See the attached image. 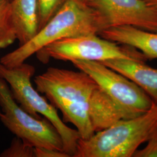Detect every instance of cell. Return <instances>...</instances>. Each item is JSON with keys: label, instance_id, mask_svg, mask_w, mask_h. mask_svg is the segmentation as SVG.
Instances as JSON below:
<instances>
[{"label": "cell", "instance_id": "18", "mask_svg": "<svg viewBox=\"0 0 157 157\" xmlns=\"http://www.w3.org/2000/svg\"><path fill=\"white\" fill-rule=\"evenodd\" d=\"M144 1H146L150 4H152L153 5L157 6V0H144Z\"/></svg>", "mask_w": 157, "mask_h": 157}, {"label": "cell", "instance_id": "5", "mask_svg": "<svg viewBox=\"0 0 157 157\" xmlns=\"http://www.w3.org/2000/svg\"><path fill=\"white\" fill-rule=\"evenodd\" d=\"M0 120L17 137L34 147L61 151L63 147L61 136L46 118L37 119L26 112L15 101L10 86L0 78Z\"/></svg>", "mask_w": 157, "mask_h": 157}, {"label": "cell", "instance_id": "3", "mask_svg": "<svg viewBox=\"0 0 157 157\" xmlns=\"http://www.w3.org/2000/svg\"><path fill=\"white\" fill-rule=\"evenodd\" d=\"M35 70L33 65L25 62L12 67L0 63V78L9 85L14 99L26 112L37 119H41V114L52 124L61 136L63 151L73 157L80 139L79 133L77 130L68 127L59 118L56 107L34 89L31 78Z\"/></svg>", "mask_w": 157, "mask_h": 157}, {"label": "cell", "instance_id": "12", "mask_svg": "<svg viewBox=\"0 0 157 157\" xmlns=\"http://www.w3.org/2000/svg\"><path fill=\"white\" fill-rule=\"evenodd\" d=\"M12 19L17 40L22 45L32 39L39 31L37 0H11Z\"/></svg>", "mask_w": 157, "mask_h": 157}, {"label": "cell", "instance_id": "4", "mask_svg": "<svg viewBox=\"0 0 157 157\" xmlns=\"http://www.w3.org/2000/svg\"><path fill=\"white\" fill-rule=\"evenodd\" d=\"M41 62L47 63L50 58L63 61H93L125 58L146 62L147 58L135 48L88 34L58 40L46 45L36 53Z\"/></svg>", "mask_w": 157, "mask_h": 157}, {"label": "cell", "instance_id": "9", "mask_svg": "<svg viewBox=\"0 0 157 157\" xmlns=\"http://www.w3.org/2000/svg\"><path fill=\"white\" fill-rule=\"evenodd\" d=\"M98 35L119 44L135 48L148 59H157V32L147 31L131 26H121L107 28Z\"/></svg>", "mask_w": 157, "mask_h": 157}, {"label": "cell", "instance_id": "15", "mask_svg": "<svg viewBox=\"0 0 157 157\" xmlns=\"http://www.w3.org/2000/svg\"><path fill=\"white\" fill-rule=\"evenodd\" d=\"M35 147L16 137L11 145L0 154V157H35Z\"/></svg>", "mask_w": 157, "mask_h": 157}, {"label": "cell", "instance_id": "21", "mask_svg": "<svg viewBox=\"0 0 157 157\" xmlns=\"http://www.w3.org/2000/svg\"><path fill=\"white\" fill-rule=\"evenodd\" d=\"M10 1H11V0H10Z\"/></svg>", "mask_w": 157, "mask_h": 157}, {"label": "cell", "instance_id": "6", "mask_svg": "<svg viewBox=\"0 0 157 157\" xmlns=\"http://www.w3.org/2000/svg\"><path fill=\"white\" fill-rule=\"evenodd\" d=\"M73 65L88 74L126 113L128 119L145 113L154 102L134 82L98 61H74Z\"/></svg>", "mask_w": 157, "mask_h": 157}, {"label": "cell", "instance_id": "1", "mask_svg": "<svg viewBox=\"0 0 157 157\" xmlns=\"http://www.w3.org/2000/svg\"><path fill=\"white\" fill-rule=\"evenodd\" d=\"M101 15L82 0H67L45 26L28 43L0 59V63L14 67L25 62L46 45L69 37L98 34L107 28Z\"/></svg>", "mask_w": 157, "mask_h": 157}, {"label": "cell", "instance_id": "10", "mask_svg": "<svg viewBox=\"0 0 157 157\" xmlns=\"http://www.w3.org/2000/svg\"><path fill=\"white\" fill-rule=\"evenodd\" d=\"M100 62L134 82L157 104V69L146 65V62L125 58Z\"/></svg>", "mask_w": 157, "mask_h": 157}, {"label": "cell", "instance_id": "17", "mask_svg": "<svg viewBox=\"0 0 157 157\" xmlns=\"http://www.w3.org/2000/svg\"><path fill=\"white\" fill-rule=\"evenodd\" d=\"M35 157H69L64 151L44 147H35Z\"/></svg>", "mask_w": 157, "mask_h": 157}, {"label": "cell", "instance_id": "13", "mask_svg": "<svg viewBox=\"0 0 157 157\" xmlns=\"http://www.w3.org/2000/svg\"><path fill=\"white\" fill-rule=\"evenodd\" d=\"M16 40L12 19L11 1L0 0V49L9 47Z\"/></svg>", "mask_w": 157, "mask_h": 157}, {"label": "cell", "instance_id": "16", "mask_svg": "<svg viewBox=\"0 0 157 157\" xmlns=\"http://www.w3.org/2000/svg\"><path fill=\"white\" fill-rule=\"evenodd\" d=\"M146 143H147V144L143 149L137 150L133 157H157V130Z\"/></svg>", "mask_w": 157, "mask_h": 157}, {"label": "cell", "instance_id": "14", "mask_svg": "<svg viewBox=\"0 0 157 157\" xmlns=\"http://www.w3.org/2000/svg\"><path fill=\"white\" fill-rule=\"evenodd\" d=\"M37 1L39 12V31L56 14L67 0H37Z\"/></svg>", "mask_w": 157, "mask_h": 157}, {"label": "cell", "instance_id": "7", "mask_svg": "<svg viewBox=\"0 0 157 157\" xmlns=\"http://www.w3.org/2000/svg\"><path fill=\"white\" fill-rule=\"evenodd\" d=\"M34 82L37 90L44 95L52 105L57 101L79 102L87 104L98 86L88 74L57 67H48L37 76Z\"/></svg>", "mask_w": 157, "mask_h": 157}, {"label": "cell", "instance_id": "19", "mask_svg": "<svg viewBox=\"0 0 157 157\" xmlns=\"http://www.w3.org/2000/svg\"><path fill=\"white\" fill-rule=\"evenodd\" d=\"M82 1H84V2H86V3H89V0H82Z\"/></svg>", "mask_w": 157, "mask_h": 157}, {"label": "cell", "instance_id": "20", "mask_svg": "<svg viewBox=\"0 0 157 157\" xmlns=\"http://www.w3.org/2000/svg\"><path fill=\"white\" fill-rule=\"evenodd\" d=\"M2 115V112H1V108H0V117H1Z\"/></svg>", "mask_w": 157, "mask_h": 157}, {"label": "cell", "instance_id": "2", "mask_svg": "<svg viewBox=\"0 0 157 157\" xmlns=\"http://www.w3.org/2000/svg\"><path fill=\"white\" fill-rule=\"evenodd\" d=\"M157 130V104L140 116L123 119L78 141L73 157H133Z\"/></svg>", "mask_w": 157, "mask_h": 157}, {"label": "cell", "instance_id": "11", "mask_svg": "<svg viewBox=\"0 0 157 157\" xmlns=\"http://www.w3.org/2000/svg\"><path fill=\"white\" fill-rule=\"evenodd\" d=\"M88 111L95 133L107 129L121 120L128 119L122 108L98 85L90 97Z\"/></svg>", "mask_w": 157, "mask_h": 157}, {"label": "cell", "instance_id": "8", "mask_svg": "<svg viewBox=\"0 0 157 157\" xmlns=\"http://www.w3.org/2000/svg\"><path fill=\"white\" fill-rule=\"evenodd\" d=\"M108 28L131 26L157 32V6L144 0H89Z\"/></svg>", "mask_w": 157, "mask_h": 157}]
</instances>
